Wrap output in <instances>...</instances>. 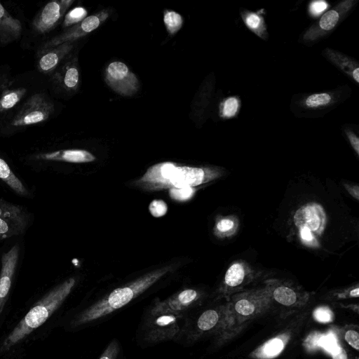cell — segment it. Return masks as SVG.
<instances>
[{
	"instance_id": "obj_33",
	"label": "cell",
	"mask_w": 359,
	"mask_h": 359,
	"mask_svg": "<svg viewBox=\"0 0 359 359\" xmlns=\"http://www.w3.org/2000/svg\"><path fill=\"white\" fill-rule=\"evenodd\" d=\"M320 345L331 353L336 352L340 347L337 344V339L332 334L323 337Z\"/></svg>"
},
{
	"instance_id": "obj_35",
	"label": "cell",
	"mask_w": 359,
	"mask_h": 359,
	"mask_svg": "<svg viewBox=\"0 0 359 359\" xmlns=\"http://www.w3.org/2000/svg\"><path fill=\"white\" fill-rule=\"evenodd\" d=\"M299 235L302 243L310 247H317L319 245L315 235L306 228H301Z\"/></svg>"
},
{
	"instance_id": "obj_17",
	"label": "cell",
	"mask_w": 359,
	"mask_h": 359,
	"mask_svg": "<svg viewBox=\"0 0 359 359\" xmlns=\"http://www.w3.org/2000/svg\"><path fill=\"white\" fill-rule=\"evenodd\" d=\"M76 58L65 62L53 75V81L68 92L77 90L80 83L79 70Z\"/></svg>"
},
{
	"instance_id": "obj_23",
	"label": "cell",
	"mask_w": 359,
	"mask_h": 359,
	"mask_svg": "<svg viewBox=\"0 0 359 359\" xmlns=\"http://www.w3.org/2000/svg\"><path fill=\"white\" fill-rule=\"evenodd\" d=\"M286 337L285 335L272 338L261 346L257 348L253 353L254 358L259 359H270L277 356L284 348Z\"/></svg>"
},
{
	"instance_id": "obj_21",
	"label": "cell",
	"mask_w": 359,
	"mask_h": 359,
	"mask_svg": "<svg viewBox=\"0 0 359 359\" xmlns=\"http://www.w3.org/2000/svg\"><path fill=\"white\" fill-rule=\"evenodd\" d=\"M22 29L21 22L13 18L0 3V40L6 43L17 40Z\"/></svg>"
},
{
	"instance_id": "obj_11",
	"label": "cell",
	"mask_w": 359,
	"mask_h": 359,
	"mask_svg": "<svg viewBox=\"0 0 359 359\" xmlns=\"http://www.w3.org/2000/svg\"><path fill=\"white\" fill-rule=\"evenodd\" d=\"M294 223L298 229L306 228L314 235L320 236L325 228L326 214L320 204L309 203L296 211Z\"/></svg>"
},
{
	"instance_id": "obj_27",
	"label": "cell",
	"mask_w": 359,
	"mask_h": 359,
	"mask_svg": "<svg viewBox=\"0 0 359 359\" xmlns=\"http://www.w3.org/2000/svg\"><path fill=\"white\" fill-rule=\"evenodd\" d=\"M163 22L170 35H174L183 25L182 16L172 10H165L163 12Z\"/></svg>"
},
{
	"instance_id": "obj_41",
	"label": "cell",
	"mask_w": 359,
	"mask_h": 359,
	"mask_svg": "<svg viewBox=\"0 0 359 359\" xmlns=\"http://www.w3.org/2000/svg\"><path fill=\"white\" fill-rule=\"evenodd\" d=\"M346 191L355 199H359V187L357 185L344 184Z\"/></svg>"
},
{
	"instance_id": "obj_13",
	"label": "cell",
	"mask_w": 359,
	"mask_h": 359,
	"mask_svg": "<svg viewBox=\"0 0 359 359\" xmlns=\"http://www.w3.org/2000/svg\"><path fill=\"white\" fill-rule=\"evenodd\" d=\"M19 246L15 245L1 258V270L0 273V315L8 299L12 285L13 278L16 269L18 257Z\"/></svg>"
},
{
	"instance_id": "obj_37",
	"label": "cell",
	"mask_w": 359,
	"mask_h": 359,
	"mask_svg": "<svg viewBox=\"0 0 359 359\" xmlns=\"http://www.w3.org/2000/svg\"><path fill=\"white\" fill-rule=\"evenodd\" d=\"M313 316L319 322L327 323L332 320V313L327 307H320L314 311Z\"/></svg>"
},
{
	"instance_id": "obj_32",
	"label": "cell",
	"mask_w": 359,
	"mask_h": 359,
	"mask_svg": "<svg viewBox=\"0 0 359 359\" xmlns=\"http://www.w3.org/2000/svg\"><path fill=\"white\" fill-rule=\"evenodd\" d=\"M194 194V187H184L169 189L170 196L177 201H185L190 199Z\"/></svg>"
},
{
	"instance_id": "obj_6",
	"label": "cell",
	"mask_w": 359,
	"mask_h": 359,
	"mask_svg": "<svg viewBox=\"0 0 359 359\" xmlns=\"http://www.w3.org/2000/svg\"><path fill=\"white\" fill-rule=\"evenodd\" d=\"M54 111V105L43 93L31 96L13 117L10 125L14 128L34 125L46 121Z\"/></svg>"
},
{
	"instance_id": "obj_14",
	"label": "cell",
	"mask_w": 359,
	"mask_h": 359,
	"mask_svg": "<svg viewBox=\"0 0 359 359\" xmlns=\"http://www.w3.org/2000/svg\"><path fill=\"white\" fill-rule=\"evenodd\" d=\"M156 319L153 321L151 330L149 332L148 339L151 341H160L172 339L180 330L178 324L181 314H160L153 316Z\"/></svg>"
},
{
	"instance_id": "obj_7",
	"label": "cell",
	"mask_w": 359,
	"mask_h": 359,
	"mask_svg": "<svg viewBox=\"0 0 359 359\" xmlns=\"http://www.w3.org/2000/svg\"><path fill=\"white\" fill-rule=\"evenodd\" d=\"M105 81L110 88L122 96L133 95L140 87L136 75L120 61H114L107 65Z\"/></svg>"
},
{
	"instance_id": "obj_42",
	"label": "cell",
	"mask_w": 359,
	"mask_h": 359,
	"mask_svg": "<svg viewBox=\"0 0 359 359\" xmlns=\"http://www.w3.org/2000/svg\"><path fill=\"white\" fill-rule=\"evenodd\" d=\"M359 296V288L358 287H356L349 292V297H358Z\"/></svg>"
},
{
	"instance_id": "obj_20",
	"label": "cell",
	"mask_w": 359,
	"mask_h": 359,
	"mask_svg": "<svg viewBox=\"0 0 359 359\" xmlns=\"http://www.w3.org/2000/svg\"><path fill=\"white\" fill-rule=\"evenodd\" d=\"M269 289L243 293L234 302L233 308L237 314L243 317L251 316L258 311L259 304L269 293Z\"/></svg>"
},
{
	"instance_id": "obj_24",
	"label": "cell",
	"mask_w": 359,
	"mask_h": 359,
	"mask_svg": "<svg viewBox=\"0 0 359 359\" xmlns=\"http://www.w3.org/2000/svg\"><path fill=\"white\" fill-rule=\"evenodd\" d=\"M0 179L13 191L21 196H27L29 192L23 183L13 173L7 163L0 158Z\"/></svg>"
},
{
	"instance_id": "obj_1",
	"label": "cell",
	"mask_w": 359,
	"mask_h": 359,
	"mask_svg": "<svg viewBox=\"0 0 359 359\" xmlns=\"http://www.w3.org/2000/svg\"><path fill=\"white\" fill-rule=\"evenodd\" d=\"M215 167H194L173 162L158 163L149 167L133 185L147 191L194 187L213 181L221 176Z\"/></svg>"
},
{
	"instance_id": "obj_43",
	"label": "cell",
	"mask_w": 359,
	"mask_h": 359,
	"mask_svg": "<svg viewBox=\"0 0 359 359\" xmlns=\"http://www.w3.org/2000/svg\"><path fill=\"white\" fill-rule=\"evenodd\" d=\"M6 84V79L4 78H0V89L4 87Z\"/></svg>"
},
{
	"instance_id": "obj_29",
	"label": "cell",
	"mask_w": 359,
	"mask_h": 359,
	"mask_svg": "<svg viewBox=\"0 0 359 359\" xmlns=\"http://www.w3.org/2000/svg\"><path fill=\"white\" fill-rule=\"evenodd\" d=\"M239 108V100L236 97H229L220 104V115L226 118H232L236 115Z\"/></svg>"
},
{
	"instance_id": "obj_3",
	"label": "cell",
	"mask_w": 359,
	"mask_h": 359,
	"mask_svg": "<svg viewBox=\"0 0 359 359\" xmlns=\"http://www.w3.org/2000/svg\"><path fill=\"white\" fill-rule=\"evenodd\" d=\"M75 284V278H68L37 302L4 339L2 351L9 350L42 325L63 303Z\"/></svg>"
},
{
	"instance_id": "obj_19",
	"label": "cell",
	"mask_w": 359,
	"mask_h": 359,
	"mask_svg": "<svg viewBox=\"0 0 359 359\" xmlns=\"http://www.w3.org/2000/svg\"><path fill=\"white\" fill-rule=\"evenodd\" d=\"M253 278V271L244 262L232 263L226 271L224 284L226 289L235 290L246 284Z\"/></svg>"
},
{
	"instance_id": "obj_2",
	"label": "cell",
	"mask_w": 359,
	"mask_h": 359,
	"mask_svg": "<svg viewBox=\"0 0 359 359\" xmlns=\"http://www.w3.org/2000/svg\"><path fill=\"white\" fill-rule=\"evenodd\" d=\"M172 269V266H168L156 269L123 287L114 290L107 296L79 314L74 320V325H80L89 323L122 308L149 288Z\"/></svg>"
},
{
	"instance_id": "obj_22",
	"label": "cell",
	"mask_w": 359,
	"mask_h": 359,
	"mask_svg": "<svg viewBox=\"0 0 359 359\" xmlns=\"http://www.w3.org/2000/svg\"><path fill=\"white\" fill-rule=\"evenodd\" d=\"M273 298L279 304L290 306L296 304L300 299L299 294L292 287L275 282L269 288Z\"/></svg>"
},
{
	"instance_id": "obj_25",
	"label": "cell",
	"mask_w": 359,
	"mask_h": 359,
	"mask_svg": "<svg viewBox=\"0 0 359 359\" xmlns=\"http://www.w3.org/2000/svg\"><path fill=\"white\" fill-rule=\"evenodd\" d=\"M241 15L244 23L252 32L262 39H267L268 33L264 18L261 15L250 11H241Z\"/></svg>"
},
{
	"instance_id": "obj_4",
	"label": "cell",
	"mask_w": 359,
	"mask_h": 359,
	"mask_svg": "<svg viewBox=\"0 0 359 359\" xmlns=\"http://www.w3.org/2000/svg\"><path fill=\"white\" fill-rule=\"evenodd\" d=\"M351 92V88L344 86L323 93L294 95L290 109L298 117L320 116L343 102Z\"/></svg>"
},
{
	"instance_id": "obj_16",
	"label": "cell",
	"mask_w": 359,
	"mask_h": 359,
	"mask_svg": "<svg viewBox=\"0 0 359 359\" xmlns=\"http://www.w3.org/2000/svg\"><path fill=\"white\" fill-rule=\"evenodd\" d=\"M35 158L39 160L63 161L74 163H90L96 159V157L88 151L79 149H62L37 154Z\"/></svg>"
},
{
	"instance_id": "obj_18",
	"label": "cell",
	"mask_w": 359,
	"mask_h": 359,
	"mask_svg": "<svg viewBox=\"0 0 359 359\" xmlns=\"http://www.w3.org/2000/svg\"><path fill=\"white\" fill-rule=\"evenodd\" d=\"M323 56L341 72L359 83V64L353 58L338 50L326 48L323 51Z\"/></svg>"
},
{
	"instance_id": "obj_28",
	"label": "cell",
	"mask_w": 359,
	"mask_h": 359,
	"mask_svg": "<svg viewBox=\"0 0 359 359\" xmlns=\"http://www.w3.org/2000/svg\"><path fill=\"white\" fill-rule=\"evenodd\" d=\"M219 320V313L214 309H209L201 315L197 321V327L201 331H208L215 327Z\"/></svg>"
},
{
	"instance_id": "obj_9",
	"label": "cell",
	"mask_w": 359,
	"mask_h": 359,
	"mask_svg": "<svg viewBox=\"0 0 359 359\" xmlns=\"http://www.w3.org/2000/svg\"><path fill=\"white\" fill-rule=\"evenodd\" d=\"M109 15V11L104 10L86 17L65 32L46 42L41 47L42 50L55 47L67 42H74L97 29L108 18Z\"/></svg>"
},
{
	"instance_id": "obj_15",
	"label": "cell",
	"mask_w": 359,
	"mask_h": 359,
	"mask_svg": "<svg viewBox=\"0 0 359 359\" xmlns=\"http://www.w3.org/2000/svg\"><path fill=\"white\" fill-rule=\"evenodd\" d=\"M73 48L74 42H67L42 50L37 62L38 69L43 74L51 73Z\"/></svg>"
},
{
	"instance_id": "obj_30",
	"label": "cell",
	"mask_w": 359,
	"mask_h": 359,
	"mask_svg": "<svg viewBox=\"0 0 359 359\" xmlns=\"http://www.w3.org/2000/svg\"><path fill=\"white\" fill-rule=\"evenodd\" d=\"M87 13V10L81 6L72 9L65 16L63 27H68L78 24L86 18Z\"/></svg>"
},
{
	"instance_id": "obj_38",
	"label": "cell",
	"mask_w": 359,
	"mask_h": 359,
	"mask_svg": "<svg viewBox=\"0 0 359 359\" xmlns=\"http://www.w3.org/2000/svg\"><path fill=\"white\" fill-rule=\"evenodd\" d=\"M118 353V344L116 340H114L108 345L99 359H116Z\"/></svg>"
},
{
	"instance_id": "obj_40",
	"label": "cell",
	"mask_w": 359,
	"mask_h": 359,
	"mask_svg": "<svg viewBox=\"0 0 359 359\" xmlns=\"http://www.w3.org/2000/svg\"><path fill=\"white\" fill-rule=\"evenodd\" d=\"M344 132L349 140V142L355 151L356 154L359 155V138L357 135L351 129L346 128Z\"/></svg>"
},
{
	"instance_id": "obj_10",
	"label": "cell",
	"mask_w": 359,
	"mask_h": 359,
	"mask_svg": "<svg viewBox=\"0 0 359 359\" xmlns=\"http://www.w3.org/2000/svg\"><path fill=\"white\" fill-rule=\"evenodd\" d=\"M74 2V0H54L46 4L33 20L34 29L40 34L53 29Z\"/></svg>"
},
{
	"instance_id": "obj_34",
	"label": "cell",
	"mask_w": 359,
	"mask_h": 359,
	"mask_svg": "<svg viewBox=\"0 0 359 359\" xmlns=\"http://www.w3.org/2000/svg\"><path fill=\"white\" fill-rule=\"evenodd\" d=\"M329 5L323 0L313 1L309 6V13L312 17H318L322 14Z\"/></svg>"
},
{
	"instance_id": "obj_5",
	"label": "cell",
	"mask_w": 359,
	"mask_h": 359,
	"mask_svg": "<svg viewBox=\"0 0 359 359\" xmlns=\"http://www.w3.org/2000/svg\"><path fill=\"white\" fill-rule=\"evenodd\" d=\"M356 3V0H346L326 11L305 31L301 39L302 43L311 46L330 34L348 15Z\"/></svg>"
},
{
	"instance_id": "obj_31",
	"label": "cell",
	"mask_w": 359,
	"mask_h": 359,
	"mask_svg": "<svg viewBox=\"0 0 359 359\" xmlns=\"http://www.w3.org/2000/svg\"><path fill=\"white\" fill-rule=\"evenodd\" d=\"M236 225L234 219L224 217L218 220L215 226V233L219 236H227L233 233Z\"/></svg>"
},
{
	"instance_id": "obj_36",
	"label": "cell",
	"mask_w": 359,
	"mask_h": 359,
	"mask_svg": "<svg viewBox=\"0 0 359 359\" xmlns=\"http://www.w3.org/2000/svg\"><path fill=\"white\" fill-rule=\"evenodd\" d=\"M149 210L154 217H161L167 212V205L161 200H154L149 205Z\"/></svg>"
},
{
	"instance_id": "obj_8",
	"label": "cell",
	"mask_w": 359,
	"mask_h": 359,
	"mask_svg": "<svg viewBox=\"0 0 359 359\" xmlns=\"http://www.w3.org/2000/svg\"><path fill=\"white\" fill-rule=\"evenodd\" d=\"M29 217L19 205L0 199V241L24 233Z\"/></svg>"
},
{
	"instance_id": "obj_39",
	"label": "cell",
	"mask_w": 359,
	"mask_h": 359,
	"mask_svg": "<svg viewBox=\"0 0 359 359\" xmlns=\"http://www.w3.org/2000/svg\"><path fill=\"white\" fill-rule=\"evenodd\" d=\"M344 339L354 349L359 348V334L356 330H348L345 332Z\"/></svg>"
},
{
	"instance_id": "obj_26",
	"label": "cell",
	"mask_w": 359,
	"mask_h": 359,
	"mask_svg": "<svg viewBox=\"0 0 359 359\" xmlns=\"http://www.w3.org/2000/svg\"><path fill=\"white\" fill-rule=\"evenodd\" d=\"M26 93L27 89L25 88L5 90L0 97V112L8 111L14 107Z\"/></svg>"
},
{
	"instance_id": "obj_12",
	"label": "cell",
	"mask_w": 359,
	"mask_h": 359,
	"mask_svg": "<svg viewBox=\"0 0 359 359\" xmlns=\"http://www.w3.org/2000/svg\"><path fill=\"white\" fill-rule=\"evenodd\" d=\"M200 297V293L194 289L183 290L169 298L156 302L151 310V316L160 314H182Z\"/></svg>"
}]
</instances>
